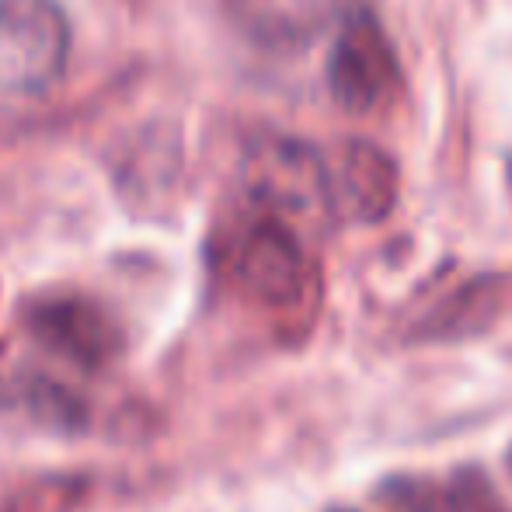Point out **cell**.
Listing matches in <instances>:
<instances>
[{
  "label": "cell",
  "instance_id": "2",
  "mask_svg": "<svg viewBox=\"0 0 512 512\" xmlns=\"http://www.w3.org/2000/svg\"><path fill=\"white\" fill-rule=\"evenodd\" d=\"M230 272L237 286L265 307L297 304L310 283V262L297 227L269 213H258L241 227L230 251Z\"/></svg>",
  "mask_w": 512,
  "mask_h": 512
},
{
  "label": "cell",
  "instance_id": "6",
  "mask_svg": "<svg viewBox=\"0 0 512 512\" xmlns=\"http://www.w3.org/2000/svg\"><path fill=\"white\" fill-rule=\"evenodd\" d=\"M338 0H234V11L269 42H300L335 14Z\"/></svg>",
  "mask_w": 512,
  "mask_h": 512
},
{
  "label": "cell",
  "instance_id": "1",
  "mask_svg": "<svg viewBox=\"0 0 512 512\" xmlns=\"http://www.w3.org/2000/svg\"><path fill=\"white\" fill-rule=\"evenodd\" d=\"M70 25L56 0H0V91L39 95L60 81Z\"/></svg>",
  "mask_w": 512,
  "mask_h": 512
},
{
  "label": "cell",
  "instance_id": "5",
  "mask_svg": "<svg viewBox=\"0 0 512 512\" xmlns=\"http://www.w3.org/2000/svg\"><path fill=\"white\" fill-rule=\"evenodd\" d=\"M331 213L349 220H380L398 196V171L373 143H345L335 168H328Z\"/></svg>",
  "mask_w": 512,
  "mask_h": 512
},
{
  "label": "cell",
  "instance_id": "7",
  "mask_svg": "<svg viewBox=\"0 0 512 512\" xmlns=\"http://www.w3.org/2000/svg\"><path fill=\"white\" fill-rule=\"evenodd\" d=\"M39 331L67 356H77L84 363H98L105 352H112V338H108L105 324L88 307L74 304H53L39 314Z\"/></svg>",
  "mask_w": 512,
  "mask_h": 512
},
{
  "label": "cell",
  "instance_id": "8",
  "mask_svg": "<svg viewBox=\"0 0 512 512\" xmlns=\"http://www.w3.org/2000/svg\"><path fill=\"white\" fill-rule=\"evenodd\" d=\"M509 467H512V457H509Z\"/></svg>",
  "mask_w": 512,
  "mask_h": 512
},
{
  "label": "cell",
  "instance_id": "4",
  "mask_svg": "<svg viewBox=\"0 0 512 512\" xmlns=\"http://www.w3.org/2000/svg\"><path fill=\"white\" fill-rule=\"evenodd\" d=\"M251 196L262 213L297 227L331 213V189L324 161L304 143H265L251 157Z\"/></svg>",
  "mask_w": 512,
  "mask_h": 512
},
{
  "label": "cell",
  "instance_id": "3",
  "mask_svg": "<svg viewBox=\"0 0 512 512\" xmlns=\"http://www.w3.org/2000/svg\"><path fill=\"white\" fill-rule=\"evenodd\" d=\"M398 81V56L384 28L366 11L345 21L328 60V84L335 102L352 115H373L391 102Z\"/></svg>",
  "mask_w": 512,
  "mask_h": 512
}]
</instances>
